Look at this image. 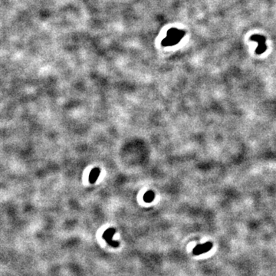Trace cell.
I'll list each match as a JSON object with an SVG mask.
<instances>
[{"label": "cell", "instance_id": "6da1fadb", "mask_svg": "<svg viewBox=\"0 0 276 276\" xmlns=\"http://www.w3.org/2000/svg\"><path fill=\"white\" fill-rule=\"evenodd\" d=\"M185 32L181 30L176 29V28L170 29L168 32L167 37L163 41V45H166V46L176 45L180 42V39L183 38Z\"/></svg>", "mask_w": 276, "mask_h": 276}, {"label": "cell", "instance_id": "7a4b0ae2", "mask_svg": "<svg viewBox=\"0 0 276 276\" xmlns=\"http://www.w3.org/2000/svg\"><path fill=\"white\" fill-rule=\"evenodd\" d=\"M252 40L258 42V47L256 48V53L259 54H262V53L265 52L266 51V45H265V37L262 35H255L252 36L251 38Z\"/></svg>", "mask_w": 276, "mask_h": 276}, {"label": "cell", "instance_id": "3957f363", "mask_svg": "<svg viewBox=\"0 0 276 276\" xmlns=\"http://www.w3.org/2000/svg\"><path fill=\"white\" fill-rule=\"evenodd\" d=\"M213 243L211 242H207L204 244H200L197 245L192 250V253L195 255H199L203 254L207 252L210 251L213 248Z\"/></svg>", "mask_w": 276, "mask_h": 276}]
</instances>
